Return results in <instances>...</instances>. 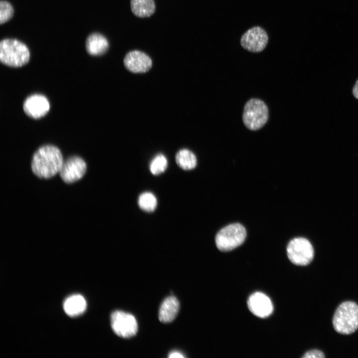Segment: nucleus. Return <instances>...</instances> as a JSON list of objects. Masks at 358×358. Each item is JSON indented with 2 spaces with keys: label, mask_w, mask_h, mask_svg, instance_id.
<instances>
[{
  "label": "nucleus",
  "mask_w": 358,
  "mask_h": 358,
  "mask_svg": "<svg viewBox=\"0 0 358 358\" xmlns=\"http://www.w3.org/2000/svg\"><path fill=\"white\" fill-rule=\"evenodd\" d=\"M268 36L266 31L258 26L247 30L242 36L241 46L245 49L252 52H260L266 47Z\"/></svg>",
  "instance_id": "6e6552de"
},
{
  "label": "nucleus",
  "mask_w": 358,
  "mask_h": 358,
  "mask_svg": "<svg viewBox=\"0 0 358 358\" xmlns=\"http://www.w3.org/2000/svg\"><path fill=\"white\" fill-rule=\"evenodd\" d=\"M87 302L80 294H74L67 298L64 302L63 308L66 314L70 317H76L86 310Z\"/></svg>",
  "instance_id": "2eb2a0df"
},
{
  "label": "nucleus",
  "mask_w": 358,
  "mask_h": 358,
  "mask_svg": "<svg viewBox=\"0 0 358 358\" xmlns=\"http://www.w3.org/2000/svg\"><path fill=\"white\" fill-rule=\"evenodd\" d=\"M248 306L250 311L260 318L269 316L273 311V305L270 299L261 292L252 294L248 300Z\"/></svg>",
  "instance_id": "f8f14e48"
},
{
  "label": "nucleus",
  "mask_w": 358,
  "mask_h": 358,
  "mask_svg": "<svg viewBox=\"0 0 358 358\" xmlns=\"http://www.w3.org/2000/svg\"><path fill=\"white\" fill-rule=\"evenodd\" d=\"M168 357L170 358H184V356L179 352L173 351L170 353Z\"/></svg>",
  "instance_id": "4be33fe9"
},
{
  "label": "nucleus",
  "mask_w": 358,
  "mask_h": 358,
  "mask_svg": "<svg viewBox=\"0 0 358 358\" xmlns=\"http://www.w3.org/2000/svg\"><path fill=\"white\" fill-rule=\"evenodd\" d=\"M23 108L27 115L33 118H38L47 113L50 104L45 96L35 93L30 95L25 99Z\"/></svg>",
  "instance_id": "9b49d317"
},
{
  "label": "nucleus",
  "mask_w": 358,
  "mask_h": 358,
  "mask_svg": "<svg viewBox=\"0 0 358 358\" xmlns=\"http://www.w3.org/2000/svg\"><path fill=\"white\" fill-rule=\"evenodd\" d=\"M30 59L27 46L15 39H4L0 42V61L7 66L19 67L26 64Z\"/></svg>",
  "instance_id": "f03ea898"
},
{
  "label": "nucleus",
  "mask_w": 358,
  "mask_h": 358,
  "mask_svg": "<svg viewBox=\"0 0 358 358\" xmlns=\"http://www.w3.org/2000/svg\"><path fill=\"white\" fill-rule=\"evenodd\" d=\"M13 8L11 4L6 0L0 1V23L1 24L8 21L13 16Z\"/></svg>",
  "instance_id": "aec40b11"
},
{
  "label": "nucleus",
  "mask_w": 358,
  "mask_h": 358,
  "mask_svg": "<svg viewBox=\"0 0 358 358\" xmlns=\"http://www.w3.org/2000/svg\"><path fill=\"white\" fill-rule=\"evenodd\" d=\"M287 254L289 260L298 266H306L314 258V249L311 243L302 237L291 240L287 247Z\"/></svg>",
  "instance_id": "423d86ee"
},
{
  "label": "nucleus",
  "mask_w": 358,
  "mask_h": 358,
  "mask_svg": "<svg viewBox=\"0 0 358 358\" xmlns=\"http://www.w3.org/2000/svg\"><path fill=\"white\" fill-rule=\"evenodd\" d=\"M304 358H324L323 353L318 350H313L306 352L302 357Z\"/></svg>",
  "instance_id": "412c9836"
},
{
  "label": "nucleus",
  "mask_w": 358,
  "mask_h": 358,
  "mask_svg": "<svg viewBox=\"0 0 358 358\" xmlns=\"http://www.w3.org/2000/svg\"><path fill=\"white\" fill-rule=\"evenodd\" d=\"M111 326L116 335L123 338L135 336L138 331V324L135 317L128 313L117 310L110 317Z\"/></svg>",
  "instance_id": "0eeeda50"
},
{
  "label": "nucleus",
  "mask_w": 358,
  "mask_h": 358,
  "mask_svg": "<svg viewBox=\"0 0 358 358\" xmlns=\"http://www.w3.org/2000/svg\"><path fill=\"white\" fill-rule=\"evenodd\" d=\"M333 327L338 333L349 335L358 329V305L353 301L342 303L333 318Z\"/></svg>",
  "instance_id": "7ed1b4c3"
},
{
  "label": "nucleus",
  "mask_w": 358,
  "mask_h": 358,
  "mask_svg": "<svg viewBox=\"0 0 358 358\" xmlns=\"http://www.w3.org/2000/svg\"><path fill=\"white\" fill-rule=\"evenodd\" d=\"M179 309V302L178 299L170 296L162 302L159 311V319L163 323H170L176 317Z\"/></svg>",
  "instance_id": "ddd939ff"
},
{
  "label": "nucleus",
  "mask_w": 358,
  "mask_h": 358,
  "mask_svg": "<svg viewBox=\"0 0 358 358\" xmlns=\"http://www.w3.org/2000/svg\"><path fill=\"white\" fill-rule=\"evenodd\" d=\"M268 118V107L262 100L252 98L245 104L243 113V121L249 129H260L266 123Z\"/></svg>",
  "instance_id": "20e7f679"
},
{
  "label": "nucleus",
  "mask_w": 358,
  "mask_h": 358,
  "mask_svg": "<svg viewBox=\"0 0 358 358\" xmlns=\"http://www.w3.org/2000/svg\"><path fill=\"white\" fill-rule=\"evenodd\" d=\"M123 62L125 68L134 73H145L150 70L152 66L150 57L144 52L138 50L127 53Z\"/></svg>",
  "instance_id": "9d476101"
},
{
  "label": "nucleus",
  "mask_w": 358,
  "mask_h": 358,
  "mask_svg": "<svg viewBox=\"0 0 358 358\" xmlns=\"http://www.w3.org/2000/svg\"><path fill=\"white\" fill-rule=\"evenodd\" d=\"M353 94L355 98L358 99V80H357L353 87Z\"/></svg>",
  "instance_id": "5701e85b"
},
{
  "label": "nucleus",
  "mask_w": 358,
  "mask_h": 358,
  "mask_svg": "<svg viewBox=\"0 0 358 358\" xmlns=\"http://www.w3.org/2000/svg\"><path fill=\"white\" fill-rule=\"evenodd\" d=\"M62 154L58 148L45 145L39 148L33 154L31 169L40 178H50L60 172L63 164Z\"/></svg>",
  "instance_id": "f257e3e1"
},
{
  "label": "nucleus",
  "mask_w": 358,
  "mask_h": 358,
  "mask_svg": "<svg viewBox=\"0 0 358 358\" xmlns=\"http://www.w3.org/2000/svg\"><path fill=\"white\" fill-rule=\"evenodd\" d=\"M131 9L133 13L139 17H147L155 11L154 0H131Z\"/></svg>",
  "instance_id": "dca6fc26"
},
{
  "label": "nucleus",
  "mask_w": 358,
  "mask_h": 358,
  "mask_svg": "<svg viewBox=\"0 0 358 358\" xmlns=\"http://www.w3.org/2000/svg\"><path fill=\"white\" fill-rule=\"evenodd\" d=\"M138 203L142 210L147 212H152L157 207V200L156 196L152 193L145 192L140 195Z\"/></svg>",
  "instance_id": "a211bd4d"
},
{
  "label": "nucleus",
  "mask_w": 358,
  "mask_h": 358,
  "mask_svg": "<svg viewBox=\"0 0 358 358\" xmlns=\"http://www.w3.org/2000/svg\"><path fill=\"white\" fill-rule=\"evenodd\" d=\"M168 161L166 157L163 154H159L155 156L150 164L151 173L154 175H158L163 173L167 169Z\"/></svg>",
  "instance_id": "6ab92c4d"
},
{
  "label": "nucleus",
  "mask_w": 358,
  "mask_h": 358,
  "mask_svg": "<svg viewBox=\"0 0 358 358\" xmlns=\"http://www.w3.org/2000/svg\"><path fill=\"white\" fill-rule=\"evenodd\" d=\"M108 47V40L99 33L90 34L86 41V50L91 55H101L107 51Z\"/></svg>",
  "instance_id": "4468645a"
},
{
  "label": "nucleus",
  "mask_w": 358,
  "mask_h": 358,
  "mask_svg": "<svg viewBox=\"0 0 358 358\" xmlns=\"http://www.w3.org/2000/svg\"><path fill=\"white\" fill-rule=\"evenodd\" d=\"M176 161L178 165L184 170H192L197 164L195 155L187 149L179 150L176 154Z\"/></svg>",
  "instance_id": "f3484780"
},
{
  "label": "nucleus",
  "mask_w": 358,
  "mask_h": 358,
  "mask_svg": "<svg viewBox=\"0 0 358 358\" xmlns=\"http://www.w3.org/2000/svg\"><path fill=\"white\" fill-rule=\"evenodd\" d=\"M246 235V230L241 224H229L217 233L215 237L216 246L222 252L231 251L243 244Z\"/></svg>",
  "instance_id": "39448f33"
},
{
  "label": "nucleus",
  "mask_w": 358,
  "mask_h": 358,
  "mask_svg": "<svg viewBox=\"0 0 358 358\" xmlns=\"http://www.w3.org/2000/svg\"><path fill=\"white\" fill-rule=\"evenodd\" d=\"M87 170L84 160L79 156H72L63 162L60 171L62 179L66 183H73L81 179Z\"/></svg>",
  "instance_id": "1a4fd4ad"
}]
</instances>
